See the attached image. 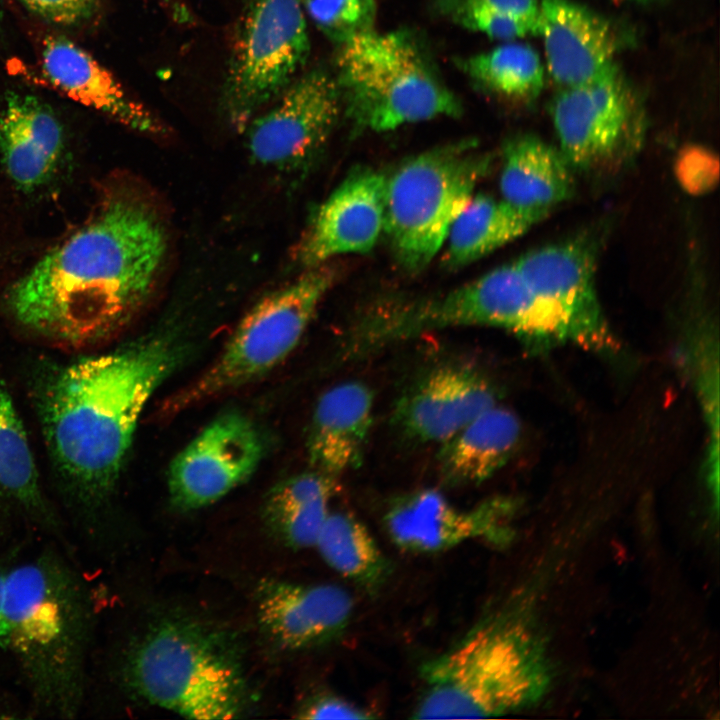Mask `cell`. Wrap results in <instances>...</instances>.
<instances>
[{"label": "cell", "instance_id": "4316f807", "mask_svg": "<svg viewBox=\"0 0 720 720\" xmlns=\"http://www.w3.org/2000/svg\"><path fill=\"white\" fill-rule=\"evenodd\" d=\"M457 65L480 88L511 100L535 98L544 85L541 58L525 43L508 41L459 59Z\"/></svg>", "mask_w": 720, "mask_h": 720}, {"label": "cell", "instance_id": "ffe728a7", "mask_svg": "<svg viewBox=\"0 0 720 720\" xmlns=\"http://www.w3.org/2000/svg\"><path fill=\"white\" fill-rule=\"evenodd\" d=\"M63 126L37 97L10 91L0 109V163L16 186L34 191L48 183L64 150Z\"/></svg>", "mask_w": 720, "mask_h": 720}, {"label": "cell", "instance_id": "e0dca14e", "mask_svg": "<svg viewBox=\"0 0 720 720\" xmlns=\"http://www.w3.org/2000/svg\"><path fill=\"white\" fill-rule=\"evenodd\" d=\"M259 621L281 647L304 649L328 642L347 627L354 602L342 587L263 580L256 593Z\"/></svg>", "mask_w": 720, "mask_h": 720}, {"label": "cell", "instance_id": "603a6c76", "mask_svg": "<svg viewBox=\"0 0 720 720\" xmlns=\"http://www.w3.org/2000/svg\"><path fill=\"white\" fill-rule=\"evenodd\" d=\"M572 172L559 148L532 135L513 137L503 149L502 199L520 208L551 210L573 194Z\"/></svg>", "mask_w": 720, "mask_h": 720}, {"label": "cell", "instance_id": "f1b7e54d", "mask_svg": "<svg viewBox=\"0 0 720 720\" xmlns=\"http://www.w3.org/2000/svg\"><path fill=\"white\" fill-rule=\"evenodd\" d=\"M315 26L338 46L374 30L375 0H299Z\"/></svg>", "mask_w": 720, "mask_h": 720}, {"label": "cell", "instance_id": "6da1fadb", "mask_svg": "<svg viewBox=\"0 0 720 720\" xmlns=\"http://www.w3.org/2000/svg\"><path fill=\"white\" fill-rule=\"evenodd\" d=\"M166 251L156 211L131 188L105 192L77 231L9 289L19 324L56 343L82 346L125 326L146 302Z\"/></svg>", "mask_w": 720, "mask_h": 720}, {"label": "cell", "instance_id": "5bb4252c", "mask_svg": "<svg viewBox=\"0 0 720 720\" xmlns=\"http://www.w3.org/2000/svg\"><path fill=\"white\" fill-rule=\"evenodd\" d=\"M514 263L533 292L562 320L570 342L596 350L614 346L595 288V253L590 241L545 246Z\"/></svg>", "mask_w": 720, "mask_h": 720}, {"label": "cell", "instance_id": "4fadbf2b", "mask_svg": "<svg viewBox=\"0 0 720 720\" xmlns=\"http://www.w3.org/2000/svg\"><path fill=\"white\" fill-rule=\"evenodd\" d=\"M514 506L509 499L493 498L460 509L441 493L425 489L394 499L384 524L393 543L412 553H437L472 540L504 546L513 537Z\"/></svg>", "mask_w": 720, "mask_h": 720}, {"label": "cell", "instance_id": "cb8c5ba5", "mask_svg": "<svg viewBox=\"0 0 720 720\" xmlns=\"http://www.w3.org/2000/svg\"><path fill=\"white\" fill-rule=\"evenodd\" d=\"M520 431L517 416L495 404L442 443V474L454 483L486 480L509 459Z\"/></svg>", "mask_w": 720, "mask_h": 720}, {"label": "cell", "instance_id": "9a60e30c", "mask_svg": "<svg viewBox=\"0 0 720 720\" xmlns=\"http://www.w3.org/2000/svg\"><path fill=\"white\" fill-rule=\"evenodd\" d=\"M386 177L371 168L353 170L320 205L296 248L304 268L332 257L366 253L384 229Z\"/></svg>", "mask_w": 720, "mask_h": 720}, {"label": "cell", "instance_id": "484cf974", "mask_svg": "<svg viewBox=\"0 0 720 720\" xmlns=\"http://www.w3.org/2000/svg\"><path fill=\"white\" fill-rule=\"evenodd\" d=\"M329 567L360 586L376 590L390 566L366 526L346 512H330L315 546Z\"/></svg>", "mask_w": 720, "mask_h": 720}, {"label": "cell", "instance_id": "2e32d148", "mask_svg": "<svg viewBox=\"0 0 720 720\" xmlns=\"http://www.w3.org/2000/svg\"><path fill=\"white\" fill-rule=\"evenodd\" d=\"M495 404V390L480 373L447 366L426 375L400 399L395 421L411 439L444 443Z\"/></svg>", "mask_w": 720, "mask_h": 720}, {"label": "cell", "instance_id": "ba28073f", "mask_svg": "<svg viewBox=\"0 0 720 720\" xmlns=\"http://www.w3.org/2000/svg\"><path fill=\"white\" fill-rule=\"evenodd\" d=\"M326 264L263 297L242 318L217 360L165 407L176 412L241 387L275 368L298 345L334 283Z\"/></svg>", "mask_w": 720, "mask_h": 720}, {"label": "cell", "instance_id": "7c38bea8", "mask_svg": "<svg viewBox=\"0 0 720 720\" xmlns=\"http://www.w3.org/2000/svg\"><path fill=\"white\" fill-rule=\"evenodd\" d=\"M263 451L262 437L249 418L237 412L217 417L171 462V501L182 510L216 502L256 471Z\"/></svg>", "mask_w": 720, "mask_h": 720}, {"label": "cell", "instance_id": "83f0119b", "mask_svg": "<svg viewBox=\"0 0 720 720\" xmlns=\"http://www.w3.org/2000/svg\"><path fill=\"white\" fill-rule=\"evenodd\" d=\"M337 488L336 477L312 469L275 486L264 504V519L272 532L326 511Z\"/></svg>", "mask_w": 720, "mask_h": 720}, {"label": "cell", "instance_id": "52a82bcc", "mask_svg": "<svg viewBox=\"0 0 720 720\" xmlns=\"http://www.w3.org/2000/svg\"><path fill=\"white\" fill-rule=\"evenodd\" d=\"M490 163L472 139L460 140L409 158L386 178L384 230L404 270L428 266Z\"/></svg>", "mask_w": 720, "mask_h": 720}, {"label": "cell", "instance_id": "9c48e42d", "mask_svg": "<svg viewBox=\"0 0 720 720\" xmlns=\"http://www.w3.org/2000/svg\"><path fill=\"white\" fill-rule=\"evenodd\" d=\"M309 52L299 0H248L235 30L221 95L230 126L244 132L295 79Z\"/></svg>", "mask_w": 720, "mask_h": 720}, {"label": "cell", "instance_id": "d4e9b609", "mask_svg": "<svg viewBox=\"0 0 720 720\" xmlns=\"http://www.w3.org/2000/svg\"><path fill=\"white\" fill-rule=\"evenodd\" d=\"M549 212L489 195L473 196L448 232L444 264L452 269L471 264L520 237Z\"/></svg>", "mask_w": 720, "mask_h": 720}, {"label": "cell", "instance_id": "7a4b0ae2", "mask_svg": "<svg viewBox=\"0 0 720 720\" xmlns=\"http://www.w3.org/2000/svg\"><path fill=\"white\" fill-rule=\"evenodd\" d=\"M180 358L167 336H150L74 362L49 383L44 433L82 506L97 507L112 491L146 404Z\"/></svg>", "mask_w": 720, "mask_h": 720}, {"label": "cell", "instance_id": "d6986e66", "mask_svg": "<svg viewBox=\"0 0 720 720\" xmlns=\"http://www.w3.org/2000/svg\"><path fill=\"white\" fill-rule=\"evenodd\" d=\"M40 71L49 85L78 104L142 133L163 131L159 121L128 94L112 72L65 36L44 39Z\"/></svg>", "mask_w": 720, "mask_h": 720}, {"label": "cell", "instance_id": "1f68e13d", "mask_svg": "<svg viewBox=\"0 0 720 720\" xmlns=\"http://www.w3.org/2000/svg\"><path fill=\"white\" fill-rule=\"evenodd\" d=\"M302 719H373L375 715L340 696L321 694L312 697L298 711Z\"/></svg>", "mask_w": 720, "mask_h": 720}, {"label": "cell", "instance_id": "d6a6232c", "mask_svg": "<svg viewBox=\"0 0 720 720\" xmlns=\"http://www.w3.org/2000/svg\"><path fill=\"white\" fill-rule=\"evenodd\" d=\"M478 4L494 11L511 15L528 22L539 31L540 8L538 0H461Z\"/></svg>", "mask_w": 720, "mask_h": 720}, {"label": "cell", "instance_id": "44dd1931", "mask_svg": "<svg viewBox=\"0 0 720 720\" xmlns=\"http://www.w3.org/2000/svg\"><path fill=\"white\" fill-rule=\"evenodd\" d=\"M372 415L373 394L361 382H343L323 393L307 440L312 468L337 478L360 464Z\"/></svg>", "mask_w": 720, "mask_h": 720}, {"label": "cell", "instance_id": "8fae6325", "mask_svg": "<svg viewBox=\"0 0 720 720\" xmlns=\"http://www.w3.org/2000/svg\"><path fill=\"white\" fill-rule=\"evenodd\" d=\"M559 149L577 170L622 162L637 144L635 108L618 69L562 88L551 105Z\"/></svg>", "mask_w": 720, "mask_h": 720}, {"label": "cell", "instance_id": "f546056e", "mask_svg": "<svg viewBox=\"0 0 720 720\" xmlns=\"http://www.w3.org/2000/svg\"><path fill=\"white\" fill-rule=\"evenodd\" d=\"M674 173L685 192L702 196L712 192L718 184L719 160L715 153L704 146L688 145L679 151Z\"/></svg>", "mask_w": 720, "mask_h": 720}, {"label": "cell", "instance_id": "836d02e7", "mask_svg": "<svg viewBox=\"0 0 720 720\" xmlns=\"http://www.w3.org/2000/svg\"><path fill=\"white\" fill-rule=\"evenodd\" d=\"M2 24H3V11H2V8H1V5H0V32H1V29H2Z\"/></svg>", "mask_w": 720, "mask_h": 720}, {"label": "cell", "instance_id": "7402d4cb", "mask_svg": "<svg viewBox=\"0 0 720 720\" xmlns=\"http://www.w3.org/2000/svg\"><path fill=\"white\" fill-rule=\"evenodd\" d=\"M16 522L57 528L24 426L0 380V539Z\"/></svg>", "mask_w": 720, "mask_h": 720}, {"label": "cell", "instance_id": "8992f818", "mask_svg": "<svg viewBox=\"0 0 720 720\" xmlns=\"http://www.w3.org/2000/svg\"><path fill=\"white\" fill-rule=\"evenodd\" d=\"M123 678L148 703L189 719H233L244 706L237 662L192 623L167 622L150 631L129 652Z\"/></svg>", "mask_w": 720, "mask_h": 720}, {"label": "cell", "instance_id": "5b68a950", "mask_svg": "<svg viewBox=\"0 0 720 720\" xmlns=\"http://www.w3.org/2000/svg\"><path fill=\"white\" fill-rule=\"evenodd\" d=\"M338 48L335 79L342 110L357 132L461 115L459 99L408 30H372Z\"/></svg>", "mask_w": 720, "mask_h": 720}, {"label": "cell", "instance_id": "ac0fdd59", "mask_svg": "<svg viewBox=\"0 0 720 720\" xmlns=\"http://www.w3.org/2000/svg\"><path fill=\"white\" fill-rule=\"evenodd\" d=\"M539 31L550 75L563 88L616 69V33L609 22L572 0H538Z\"/></svg>", "mask_w": 720, "mask_h": 720}, {"label": "cell", "instance_id": "30bf717a", "mask_svg": "<svg viewBox=\"0 0 720 720\" xmlns=\"http://www.w3.org/2000/svg\"><path fill=\"white\" fill-rule=\"evenodd\" d=\"M342 111L335 76L313 68L298 78L244 132L256 163L283 174L304 172L326 145Z\"/></svg>", "mask_w": 720, "mask_h": 720}, {"label": "cell", "instance_id": "277c9868", "mask_svg": "<svg viewBox=\"0 0 720 720\" xmlns=\"http://www.w3.org/2000/svg\"><path fill=\"white\" fill-rule=\"evenodd\" d=\"M536 645L519 616L482 619L454 647L421 668L416 719L485 718L511 712L544 685Z\"/></svg>", "mask_w": 720, "mask_h": 720}, {"label": "cell", "instance_id": "4dcf8cb0", "mask_svg": "<svg viewBox=\"0 0 720 720\" xmlns=\"http://www.w3.org/2000/svg\"><path fill=\"white\" fill-rule=\"evenodd\" d=\"M40 19L59 27L76 28L93 21L103 0H17Z\"/></svg>", "mask_w": 720, "mask_h": 720}, {"label": "cell", "instance_id": "3957f363", "mask_svg": "<svg viewBox=\"0 0 720 720\" xmlns=\"http://www.w3.org/2000/svg\"><path fill=\"white\" fill-rule=\"evenodd\" d=\"M93 608L82 577L53 546L20 552L7 654L36 712L76 716L88 691Z\"/></svg>", "mask_w": 720, "mask_h": 720}]
</instances>
